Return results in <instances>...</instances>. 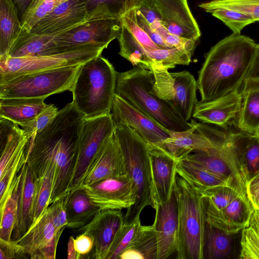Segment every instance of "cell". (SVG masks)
<instances>
[{"mask_svg":"<svg viewBox=\"0 0 259 259\" xmlns=\"http://www.w3.org/2000/svg\"><path fill=\"white\" fill-rule=\"evenodd\" d=\"M104 49L99 46L88 45L57 54L23 58L0 57V84L26 73L82 65L101 55Z\"/></svg>","mask_w":259,"mask_h":259,"instance_id":"obj_8","label":"cell"},{"mask_svg":"<svg viewBox=\"0 0 259 259\" xmlns=\"http://www.w3.org/2000/svg\"><path fill=\"white\" fill-rule=\"evenodd\" d=\"M80 65L39 71L17 76L0 84V98H46L71 91Z\"/></svg>","mask_w":259,"mask_h":259,"instance_id":"obj_7","label":"cell"},{"mask_svg":"<svg viewBox=\"0 0 259 259\" xmlns=\"http://www.w3.org/2000/svg\"><path fill=\"white\" fill-rule=\"evenodd\" d=\"M15 6H16L19 14L21 16H23L24 12L26 10L31 3L32 0H12Z\"/></svg>","mask_w":259,"mask_h":259,"instance_id":"obj_55","label":"cell"},{"mask_svg":"<svg viewBox=\"0 0 259 259\" xmlns=\"http://www.w3.org/2000/svg\"><path fill=\"white\" fill-rule=\"evenodd\" d=\"M249 222L254 227L259 233V210H253Z\"/></svg>","mask_w":259,"mask_h":259,"instance_id":"obj_57","label":"cell"},{"mask_svg":"<svg viewBox=\"0 0 259 259\" xmlns=\"http://www.w3.org/2000/svg\"><path fill=\"white\" fill-rule=\"evenodd\" d=\"M19 174L17 217L12 235L14 241L20 239L32 225V209L37 179L33 169L26 161Z\"/></svg>","mask_w":259,"mask_h":259,"instance_id":"obj_24","label":"cell"},{"mask_svg":"<svg viewBox=\"0 0 259 259\" xmlns=\"http://www.w3.org/2000/svg\"><path fill=\"white\" fill-rule=\"evenodd\" d=\"M111 113L116 125L131 127L148 143L162 146L170 137V131L116 93Z\"/></svg>","mask_w":259,"mask_h":259,"instance_id":"obj_16","label":"cell"},{"mask_svg":"<svg viewBox=\"0 0 259 259\" xmlns=\"http://www.w3.org/2000/svg\"><path fill=\"white\" fill-rule=\"evenodd\" d=\"M176 172L199 191L225 186L239 187L245 190L233 180L218 177L184 160H178Z\"/></svg>","mask_w":259,"mask_h":259,"instance_id":"obj_32","label":"cell"},{"mask_svg":"<svg viewBox=\"0 0 259 259\" xmlns=\"http://www.w3.org/2000/svg\"><path fill=\"white\" fill-rule=\"evenodd\" d=\"M25 254L23 248L16 242L5 240L0 238V258H16Z\"/></svg>","mask_w":259,"mask_h":259,"instance_id":"obj_50","label":"cell"},{"mask_svg":"<svg viewBox=\"0 0 259 259\" xmlns=\"http://www.w3.org/2000/svg\"><path fill=\"white\" fill-rule=\"evenodd\" d=\"M117 72L101 55L81 65L71 92L72 103L85 118L111 113Z\"/></svg>","mask_w":259,"mask_h":259,"instance_id":"obj_4","label":"cell"},{"mask_svg":"<svg viewBox=\"0 0 259 259\" xmlns=\"http://www.w3.org/2000/svg\"><path fill=\"white\" fill-rule=\"evenodd\" d=\"M240 259H259V233L251 224L242 230Z\"/></svg>","mask_w":259,"mask_h":259,"instance_id":"obj_44","label":"cell"},{"mask_svg":"<svg viewBox=\"0 0 259 259\" xmlns=\"http://www.w3.org/2000/svg\"><path fill=\"white\" fill-rule=\"evenodd\" d=\"M152 72L140 65L117 72L115 93L170 132L191 128L192 122L184 120L167 101L153 92Z\"/></svg>","mask_w":259,"mask_h":259,"instance_id":"obj_3","label":"cell"},{"mask_svg":"<svg viewBox=\"0 0 259 259\" xmlns=\"http://www.w3.org/2000/svg\"><path fill=\"white\" fill-rule=\"evenodd\" d=\"M247 77L259 80V44H256L253 60Z\"/></svg>","mask_w":259,"mask_h":259,"instance_id":"obj_54","label":"cell"},{"mask_svg":"<svg viewBox=\"0 0 259 259\" xmlns=\"http://www.w3.org/2000/svg\"><path fill=\"white\" fill-rule=\"evenodd\" d=\"M66 193L55 199L48 207L56 232H63L67 224Z\"/></svg>","mask_w":259,"mask_h":259,"instance_id":"obj_47","label":"cell"},{"mask_svg":"<svg viewBox=\"0 0 259 259\" xmlns=\"http://www.w3.org/2000/svg\"><path fill=\"white\" fill-rule=\"evenodd\" d=\"M121 26L119 18L101 17L92 13L84 23L56 36L54 41L58 47L64 49L88 45L106 49L117 38Z\"/></svg>","mask_w":259,"mask_h":259,"instance_id":"obj_12","label":"cell"},{"mask_svg":"<svg viewBox=\"0 0 259 259\" xmlns=\"http://www.w3.org/2000/svg\"><path fill=\"white\" fill-rule=\"evenodd\" d=\"M151 26L161 36L165 42L172 48L181 47L189 43L192 40H195L186 38L171 33L162 25L161 22H157Z\"/></svg>","mask_w":259,"mask_h":259,"instance_id":"obj_48","label":"cell"},{"mask_svg":"<svg viewBox=\"0 0 259 259\" xmlns=\"http://www.w3.org/2000/svg\"><path fill=\"white\" fill-rule=\"evenodd\" d=\"M158 244L153 225L142 226L141 230L118 259H157Z\"/></svg>","mask_w":259,"mask_h":259,"instance_id":"obj_35","label":"cell"},{"mask_svg":"<svg viewBox=\"0 0 259 259\" xmlns=\"http://www.w3.org/2000/svg\"><path fill=\"white\" fill-rule=\"evenodd\" d=\"M120 19L122 24L144 47L151 49H160L153 42L148 34L139 25L137 19V8L125 12Z\"/></svg>","mask_w":259,"mask_h":259,"instance_id":"obj_43","label":"cell"},{"mask_svg":"<svg viewBox=\"0 0 259 259\" xmlns=\"http://www.w3.org/2000/svg\"><path fill=\"white\" fill-rule=\"evenodd\" d=\"M59 111L54 105L47 104L45 109L34 118L22 126V129L29 140L49 125L57 116Z\"/></svg>","mask_w":259,"mask_h":259,"instance_id":"obj_45","label":"cell"},{"mask_svg":"<svg viewBox=\"0 0 259 259\" xmlns=\"http://www.w3.org/2000/svg\"><path fill=\"white\" fill-rule=\"evenodd\" d=\"M198 6L222 21L234 33H240L245 26L254 22L248 15L235 10L218 6L212 1L201 3Z\"/></svg>","mask_w":259,"mask_h":259,"instance_id":"obj_36","label":"cell"},{"mask_svg":"<svg viewBox=\"0 0 259 259\" xmlns=\"http://www.w3.org/2000/svg\"><path fill=\"white\" fill-rule=\"evenodd\" d=\"M162 25L171 33L198 40L201 32L187 0H154Z\"/></svg>","mask_w":259,"mask_h":259,"instance_id":"obj_22","label":"cell"},{"mask_svg":"<svg viewBox=\"0 0 259 259\" xmlns=\"http://www.w3.org/2000/svg\"><path fill=\"white\" fill-rule=\"evenodd\" d=\"M62 232H56L47 208L38 221L15 242L22 246L30 258H55L57 246Z\"/></svg>","mask_w":259,"mask_h":259,"instance_id":"obj_18","label":"cell"},{"mask_svg":"<svg viewBox=\"0 0 259 259\" xmlns=\"http://www.w3.org/2000/svg\"><path fill=\"white\" fill-rule=\"evenodd\" d=\"M89 17L83 0H67L40 19L30 32L61 34L82 24Z\"/></svg>","mask_w":259,"mask_h":259,"instance_id":"obj_20","label":"cell"},{"mask_svg":"<svg viewBox=\"0 0 259 259\" xmlns=\"http://www.w3.org/2000/svg\"><path fill=\"white\" fill-rule=\"evenodd\" d=\"M199 192L202 195L204 209L219 211L228 205L239 196L246 195V191L239 187H220Z\"/></svg>","mask_w":259,"mask_h":259,"instance_id":"obj_38","label":"cell"},{"mask_svg":"<svg viewBox=\"0 0 259 259\" xmlns=\"http://www.w3.org/2000/svg\"><path fill=\"white\" fill-rule=\"evenodd\" d=\"M196 40L179 47L151 49L144 47L130 34L126 35L120 43L119 55L134 66L146 68L156 63L169 69L178 65H188L196 46Z\"/></svg>","mask_w":259,"mask_h":259,"instance_id":"obj_11","label":"cell"},{"mask_svg":"<svg viewBox=\"0 0 259 259\" xmlns=\"http://www.w3.org/2000/svg\"><path fill=\"white\" fill-rule=\"evenodd\" d=\"M58 35L36 34L22 30L8 56L12 58H23L57 54L65 52L58 47L54 41V37Z\"/></svg>","mask_w":259,"mask_h":259,"instance_id":"obj_28","label":"cell"},{"mask_svg":"<svg viewBox=\"0 0 259 259\" xmlns=\"http://www.w3.org/2000/svg\"><path fill=\"white\" fill-rule=\"evenodd\" d=\"M256 134L257 135L259 139V130L256 131Z\"/></svg>","mask_w":259,"mask_h":259,"instance_id":"obj_58","label":"cell"},{"mask_svg":"<svg viewBox=\"0 0 259 259\" xmlns=\"http://www.w3.org/2000/svg\"><path fill=\"white\" fill-rule=\"evenodd\" d=\"M191 121L190 128L182 132H170V137L162 144L179 160L194 151H207L220 147L228 137L227 132Z\"/></svg>","mask_w":259,"mask_h":259,"instance_id":"obj_13","label":"cell"},{"mask_svg":"<svg viewBox=\"0 0 259 259\" xmlns=\"http://www.w3.org/2000/svg\"><path fill=\"white\" fill-rule=\"evenodd\" d=\"M74 245L77 252V258H85L89 255H92L94 243L92 238L84 233L74 238Z\"/></svg>","mask_w":259,"mask_h":259,"instance_id":"obj_49","label":"cell"},{"mask_svg":"<svg viewBox=\"0 0 259 259\" xmlns=\"http://www.w3.org/2000/svg\"><path fill=\"white\" fill-rule=\"evenodd\" d=\"M89 14L95 12L105 17L120 18L129 10L138 8L143 0H83Z\"/></svg>","mask_w":259,"mask_h":259,"instance_id":"obj_37","label":"cell"},{"mask_svg":"<svg viewBox=\"0 0 259 259\" xmlns=\"http://www.w3.org/2000/svg\"><path fill=\"white\" fill-rule=\"evenodd\" d=\"M26 161V154L24 149L10 161L3 173L0 174V209L10 195L12 185Z\"/></svg>","mask_w":259,"mask_h":259,"instance_id":"obj_42","label":"cell"},{"mask_svg":"<svg viewBox=\"0 0 259 259\" xmlns=\"http://www.w3.org/2000/svg\"><path fill=\"white\" fill-rule=\"evenodd\" d=\"M256 44L248 36L232 33L210 49L198 72L201 101H211L240 88L252 65Z\"/></svg>","mask_w":259,"mask_h":259,"instance_id":"obj_2","label":"cell"},{"mask_svg":"<svg viewBox=\"0 0 259 259\" xmlns=\"http://www.w3.org/2000/svg\"><path fill=\"white\" fill-rule=\"evenodd\" d=\"M212 2L218 6L235 10L248 15L254 22H259V0H226Z\"/></svg>","mask_w":259,"mask_h":259,"instance_id":"obj_46","label":"cell"},{"mask_svg":"<svg viewBox=\"0 0 259 259\" xmlns=\"http://www.w3.org/2000/svg\"><path fill=\"white\" fill-rule=\"evenodd\" d=\"M124 222L121 210H101L91 222L78 229L94 241L92 258L106 259Z\"/></svg>","mask_w":259,"mask_h":259,"instance_id":"obj_19","label":"cell"},{"mask_svg":"<svg viewBox=\"0 0 259 259\" xmlns=\"http://www.w3.org/2000/svg\"><path fill=\"white\" fill-rule=\"evenodd\" d=\"M242 86L237 125L241 131L255 134L259 130V80L247 77Z\"/></svg>","mask_w":259,"mask_h":259,"instance_id":"obj_30","label":"cell"},{"mask_svg":"<svg viewBox=\"0 0 259 259\" xmlns=\"http://www.w3.org/2000/svg\"><path fill=\"white\" fill-rule=\"evenodd\" d=\"M26 162L32 167L37 179L32 209V226L50 205L56 167L55 164L49 160L31 159Z\"/></svg>","mask_w":259,"mask_h":259,"instance_id":"obj_27","label":"cell"},{"mask_svg":"<svg viewBox=\"0 0 259 259\" xmlns=\"http://www.w3.org/2000/svg\"><path fill=\"white\" fill-rule=\"evenodd\" d=\"M45 98H0V117L21 127L34 118L46 107Z\"/></svg>","mask_w":259,"mask_h":259,"instance_id":"obj_31","label":"cell"},{"mask_svg":"<svg viewBox=\"0 0 259 259\" xmlns=\"http://www.w3.org/2000/svg\"><path fill=\"white\" fill-rule=\"evenodd\" d=\"M227 142L236 155L247 182L259 172V139L256 134L229 132Z\"/></svg>","mask_w":259,"mask_h":259,"instance_id":"obj_26","label":"cell"},{"mask_svg":"<svg viewBox=\"0 0 259 259\" xmlns=\"http://www.w3.org/2000/svg\"><path fill=\"white\" fill-rule=\"evenodd\" d=\"M66 228L79 229L91 222L101 210L91 201L84 189H69L66 193Z\"/></svg>","mask_w":259,"mask_h":259,"instance_id":"obj_29","label":"cell"},{"mask_svg":"<svg viewBox=\"0 0 259 259\" xmlns=\"http://www.w3.org/2000/svg\"><path fill=\"white\" fill-rule=\"evenodd\" d=\"M154 209L153 225L158 244L157 259H166L177 252L178 245V199L175 185L169 199L157 204Z\"/></svg>","mask_w":259,"mask_h":259,"instance_id":"obj_17","label":"cell"},{"mask_svg":"<svg viewBox=\"0 0 259 259\" xmlns=\"http://www.w3.org/2000/svg\"><path fill=\"white\" fill-rule=\"evenodd\" d=\"M142 224L140 215L124 222L119 231L106 259H118L121 253L130 245L140 232Z\"/></svg>","mask_w":259,"mask_h":259,"instance_id":"obj_41","label":"cell"},{"mask_svg":"<svg viewBox=\"0 0 259 259\" xmlns=\"http://www.w3.org/2000/svg\"><path fill=\"white\" fill-rule=\"evenodd\" d=\"M253 210L247 195H242L222 210L204 209L205 221L228 234L235 235L249 225Z\"/></svg>","mask_w":259,"mask_h":259,"instance_id":"obj_25","label":"cell"},{"mask_svg":"<svg viewBox=\"0 0 259 259\" xmlns=\"http://www.w3.org/2000/svg\"><path fill=\"white\" fill-rule=\"evenodd\" d=\"M92 203L101 210H121L134 205L136 194L128 174L98 181L82 187Z\"/></svg>","mask_w":259,"mask_h":259,"instance_id":"obj_14","label":"cell"},{"mask_svg":"<svg viewBox=\"0 0 259 259\" xmlns=\"http://www.w3.org/2000/svg\"><path fill=\"white\" fill-rule=\"evenodd\" d=\"M137 9L151 25L161 22L160 14L154 0H143Z\"/></svg>","mask_w":259,"mask_h":259,"instance_id":"obj_52","label":"cell"},{"mask_svg":"<svg viewBox=\"0 0 259 259\" xmlns=\"http://www.w3.org/2000/svg\"><path fill=\"white\" fill-rule=\"evenodd\" d=\"M12 0H0V57L8 54L22 28Z\"/></svg>","mask_w":259,"mask_h":259,"instance_id":"obj_33","label":"cell"},{"mask_svg":"<svg viewBox=\"0 0 259 259\" xmlns=\"http://www.w3.org/2000/svg\"><path fill=\"white\" fill-rule=\"evenodd\" d=\"M137 15L139 25L148 34L154 44H155L160 49L172 48L165 42L161 36L155 30L142 14L138 11L137 9Z\"/></svg>","mask_w":259,"mask_h":259,"instance_id":"obj_51","label":"cell"},{"mask_svg":"<svg viewBox=\"0 0 259 259\" xmlns=\"http://www.w3.org/2000/svg\"><path fill=\"white\" fill-rule=\"evenodd\" d=\"M175 188L178 199V259H203L205 222L203 198L199 191L177 175Z\"/></svg>","mask_w":259,"mask_h":259,"instance_id":"obj_6","label":"cell"},{"mask_svg":"<svg viewBox=\"0 0 259 259\" xmlns=\"http://www.w3.org/2000/svg\"><path fill=\"white\" fill-rule=\"evenodd\" d=\"M210 225H204L202 255L203 259L226 258L233 248V236Z\"/></svg>","mask_w":259,"mask_h":259,"instance_id":"obj_34","label":"cell"},{"mask_svg":"<svg viewBox=\"0 0 259 259\" xmlns=\"http://www.w3.org/2000/svg\"><path fill=\"white\" fill-rule=\"evenodd\" d=\"M148 144L151 173L152 207L167 201L172 194L179 159L165 147Z\"/></svg>","mask_w":259,"mask_h":259,"instance_id":"obj_15","label":"cell"},{"mask_svg":"<svg viewBox=\"0 0 259 259\" xmlns=\"http://www.w3.org/2000/svg\"><path fill=\"white\" fill-rule=\"evenodd\" d=\"M241 100L240 88L211 101H197L192 116L203 123L225 127L232 119L238 117Z\"/></svg>","mask_w":259,"mask_h":259,"instance_id":"obj_23","label":"cell"},{"mask_svg":"<svg viewBox=\"0 0 259 259\" xmlns=\"http://www.w3.org/2000/svg\"><path fill=\"white\" fill-rule=\"evenodd\" d=\"M115 128L111 113L84 119L73 172L68 190L79 188L82 178L92 159L105 142L114 135Z\"/></svg>","mask_w":259,"mask_h":259,"instance_id":"obj_10","label":"cell"},{"mask_svg":"<svg viewBox=\"0 0 259 259\" xmlns=\"http://www.w3.org/2000/svg\"><path fill=\"white\" fill-rule=\"evenodd\" d=\"M246 194L254 209L259 210V172L247 182Z\"/></svg>","mask_w":259,"mask_h":259,"instance_id":"obj_53","label":"cell"},{"mask_svg":"<svg viewBox=\"0 0 259 259\" xmlns=\"http://www.w3.org/2000/svg\"><path fill=\"white\" fill-rule=\"evenodd\" d=\"M67 0H32L21 17L22 30L29 32L43 17Z\"/></svg>","mask_w":259,"mask_h":259,"instance_id":"obj_40","label":"cell"},{"mask_svg":"<svg viewBox=\"0 0 259 259\" xmlns=\"http://www.w3.org/2000/svg\"><path fill=\"white\" fill-rule=\"evenodd\" d=\"M211 1H226V0H211Z\"/></svg>","mask_w":259,"mask_h":259,"instance_id":"obj_59","label":"cell"},{"mask_svg":"<svg viewBox=\"0 0 259 259\" xmlns=\"http://www.w3.org/2000/svg\"><path fill=\"white\" fill-rule=\"evenodd\" d=\"M84 119L72 102L68 103L49 125L29 140L26 147V159L49 160L55 165L50 204L69 188Z\"/></svg>","mask_w":259,"mask_h":259,"instance_id":"obj_1","label":"cell"},{"mask_svg":"<svg viewBox=\"0 0 259 259\" xmlns=\"http://www.w3.org/2000/svg\"><path fill=\"white\" fill-rule=\"evenodd\" d=\"M74 237L70 236L67 244V258L76 259L77 252L74 245Z\"/></svg>","mask_w":259,"mask_h":259,"instance_id":"obj_56","label":"cell"},{"mask_svg":"<svg viewBox=\"0 0 259 259\" xmlns=\"http://www.w3.org/2000/svg\"><path fill=\"white\" fill-rule=\"evenodd\" d=\"M114 136L120 148L127 174L132 179L136 194L134 205L127 209L124 222L140 215L147 205L152 206L151 173L147 142L131 127L116 125Z\"/></svg>","mask_w":259,"mask_h":259,"instance_id":"obj_5","label":"cell"},{"mask_svg":"<svg viewBox=\"0 0 259 259\" xmlns=\"http://www.w3.org/2000/svg\"><path fill=\"white\" fill-rule=\"evenodd\" d=\"M20 179L19 172L12 186L3 207L0 209V238L10 241L15 226L17 209L18 189Z\"/></svg>","mask_w":259,"mask_h":259,"instance_id":"obj_39","label":"cell"},{"mask_svg":"<svg viewBox=\"0 0 259 259\" xmlns=\"http://www.w3.org/2000/svg\"><path fill=\"white\" fill-rule=\"evenodd\" d=\"M146 69L153 74L154 93L168 102L184 120L189 122L198 101L197 84L194 76L187 71L169 72L168 68L156 63Z\"/></svg>","mask_w":259,"mask_h":259,"instance_id":"obj_9","label":"cell"},{"mask_svg":"<svg viewBox=\"0 0 259 259\" xmlns=\"http://www.w3.org/2000/svg\"><path fill=\"white\" fill-rule=\"evenodd\" d=\"M126 174H127L122 155L113 135L92 159L82 178L79 188Z\"/></svg>","mask_w":259,"mask_h":259,"instance_id":"obj_21","label":"cell"}]
</instances>
